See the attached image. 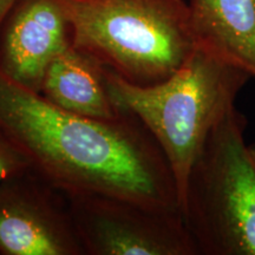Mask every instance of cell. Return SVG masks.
I'll use <instances>...</instances> for the list:
<instances>
[{
	"instance_id": "obj_1",
	"label": "cell",
	"mask_w": 255,
	"mask_h": 255,
	"mask_svg": "<svg viewBox=\"0 0 255 255\" xmlns=\"http://www.w3.org/2000/svg\"><path fill=\"white\" fill-rule=\"evenodd\" d=\"M0 128L32 168L65 193H97L181 210L161 146L133 115L89 119L47 101L0 71Z\"/></svg>"
},
{
	"instance_id": "obj_5",
	"label": "cell",
	"mask_w": 255,
	"mask_h": 255,
	"mask_svg": "<svg viewBox=\"0 0 255 255\" xmlns=\"http://www.w3.org/2000/svg\"><path fill=\"white\" fill-rule=\"evenodd\" d=\"M85 255H199L181 210L97 193H66Z\"/></svg>"
},
{
	"instance_id": "obj_3",
	"label": "cell",
	"mask_w": 255,
	"mask_h": 255,
	"mask_svg": "<svg viewBox=\"0 0 255 255\" xmlns=\"http://www.w3.org/2000/svg\"><path fill=\"white\" fill-rule=\"evenodd\" d=\"M72 46L135 85L176 72L196 49L187 0H64Z\"/></svg>"
},
{
	"instance_id": "obj_4",
	"label": "cell",
	"mask_w": 255,
	"mask_h": 255,
	"mask_svg": "<svg viewBox=\"0 0 255 255\" xmlns=\"http://www.w3.org/2000/svg\"><path fill=\"white\" fill-rule=\"evenodd\" d=\"M233 107L207 137L181 199L199 255H255V144Z\"/></svg>"
},
{
	"instance_id": "obj_8",
	"label": "cell",
	"mask_w": 255,
	"mask_h": 255,
	"mask_svg": "<svg viewBox=\"0 0 255 255\" xmlns=\"http://www.w3.org/2000/svg\"><path fill=\"white\" fill-rule=\"evenodd\" d=\"M196 47L255 78V0H187Z\"/></svg>"
},
{
	"instance_id": "obj_7",
	"label": "cell",
	"mask_w": 255,
	"mask_h": 255,
	"mask_svg": "<svg viewBox=\"0 0 255 255\" xmlns=\"http://www.w3.org/2000/svg\"><path fill=\"white\" fill-rule=\"evenodd\" d=\"M71 44L64 0H17L0 24V71L39 92L51 60Z\"/></svg>"
},
{
	"instance_id": "obj_2",
	"label": "cell",
	"mask_w": 255,
	"mask_h": 255,
	"mask_svg": "<svg viewBox=\"0 0 255 255\" xmlns=\"http://www.w3.org/2000/svg\"><path fill=\"white\" fill-rule=\"evenodd\" d=\"M110 97L120 113L141 121L167 157L178 197L207 137L235 107L251 73L196 47L186 63L165 81L142 87L105 69Z\"/></svg>"
},
{
	"instance_id": "obj_11",
	"label": "cell",
	"mask_w": 255,
	"mask_h": 255,
	"mask_svg": "<svg viewBox=\"0 0 255 255\" xmlns=\"http://www.w3.org/2000/svg\"><path fill=\"white\" fill-rule=\"evenodd\" d=\"M15 2H17V0H0V24Z\"/></svg>"
},
{
	"instance_id": "obj_10",
	"label": "cell",
	"mask_w": 255,
	"mask_h": 255,
	"mask_svg": "<svg viewBox=\"0 0 255 255\" xmlns=\"http://www.w3.org/2000/svg\"><path fill=\"white\" fill-rule=\"evenodd\" d=\"M31 168L27 156L0 128V182Z\"/></svg>"
},
{
	"instance_id": "obj_6",
	"label": "cell",
	"mask_w": 255,
	"mask_h": 255,
	"mask_svg": "<svg viewBox=\"0 0 255 255\" xmlns=\"http://www.w3.org/2000/svg\"><path fill=\"white\" fill-rule=\"evenodd\" d=\"M0 255H85L68 195L33 168L0 182Z\"/></svg>"
},
{
	"instance_id": "obj_9",
	"label": "cell",
	"mask_w": 255,
	"mask_h": 255,
	"mask_svg": "<svg viewBox=\"0 0 255 255\" xmlns=\"http://www.w3.org/2000/svg\"><path fill=\"white\" fill-rule=\"evenodd\" d=\"M39 92L51 103L89 119L113 121L123 114L111 100L105 69L72 44L51 60Z\"/></svg>"
}]
</instances>
